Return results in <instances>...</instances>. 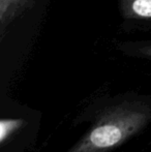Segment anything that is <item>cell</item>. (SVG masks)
I'll return each mask as SVG.
<instances>
[{"instance_id": "cell-1", "label": "cell", "mask_w": 151, "mask_h": 152, "mask_svg": "<svg viewBox=\"0 0 151 152\" xmlns=\"http://www.w3.org/2000/svg\"><path fill=\"white\" fill-rule=\"evenodd\" d=\"M151 121V102L140 96L117 98L104 107L82 138L66 152H110Z\"/></svg>"}, {"instance_id": "cell-2", "label": "cell", "mask_w": 151, "mask_h": 152, "mask_svg": "<svg viewBox=\"0 0 151 152\" xmlns=\"http://www.w3.org/2000/svg\"><path fill=\"white\" fill-rule=\"evenodd\" d=\"M36 0H0V40L12 24L33 6Z\"/></svg>"}, {"instance_id": "cell-3", "label": "cell", "mask_w": 151, "mask_h": 152, "mask_svg": "<svg viewBox=\"0 0 151 152\" xmlns=\"http://www.w3.org/2000/svg\"><path fill=\"white\" fill-rule=\"evenodd\" d=\"M122 18L139 25L151 20V0H117Z\"/></svg>"}, {"instance_id": "cell-4", "label": "cell", "mask_w": 151, "mask_h": 152, "mask_svg": "<svg viewBox=\"0 0 151 152\" xmlns=\"http://www.w3.org/2000/svg\"><path fill=\"white\" fill-rule=\"evenodd\" d=\"M116 47L122 54L126 56L151 62V39L125 40L118 42Z\"/></svg>"}, {"instance_id": "cell-5", "label": "cell", "mask_w": 151, "mask_h": 152, "mask_svg": "<svg viewBox=\"0 0 151 152\" xmlns=\"http://www.w3.org/2000/svg\"><path fill=\"white\" fill-rule=\"evenodd\" d=\"M22 124V120H15V119H8V120H1V143L3 144L4 141L12 136L17 129L21 126Z\"/></svg>"}, {"instance_id": "cell-6", "label": "cell", "mask_w": 151, "mask_h": 152, "mask_svg": "<svg viewBox=\"0 0 151 152\" xmlns=\"http://www.w3.org/2000/svg\"><path fill=\"white\" fill-rule=\"evenodd\" d=\"M142 26H147V27H151V20L150 21H147V22H145V23H143V24H141ZM140 25V26H141Z\"/></svg>"}]
</instances>
